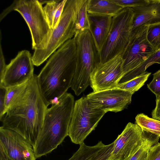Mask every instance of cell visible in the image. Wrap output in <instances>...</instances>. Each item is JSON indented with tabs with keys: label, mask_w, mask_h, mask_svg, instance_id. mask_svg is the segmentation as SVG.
<instances>
[{
	"label": "cell",
	"mask_w": 160,
	"mask_h": 160,
	"mask_svg": "<svg viewBox=\"0 0 160 160\" xmlns=\"http://www.w3.org/2000/svg\"><path fill=\"white\" fill-rule=\"evenodd\" d=\"M48 107L39 89L37 75L34 74L24 91L8 109L1 121L2 126L20 134L34 148Z\"/></svg>",
	"instance_id": "1"
},
{
	"label": "cell",
	"mask_w": 160,
	"mask_h": 160,
	"mask_svg": "<svg viewBox=\"0 0 160 160\" xmlns=\"http://www.w3.org/2000/svg\"><path fill=\"white\" fill-rule=\"evenodd\" d=\"M76 67V44L74 37L50 56L37 75L39 89L48 107L57 102L71 87Z\"/></svg>",
	"instance_id": "2"
},
{
	"label": "cell",
	"mask_w": 160,
	"mask_h": 160,
	"mask_svg": "<svg viewBox=\"0 0 160 160\" xmlns=\"http://www.w3.org/2000/svg\"><path fill=\"white\" fill-rule=\"evenodd\" d=\"M74 103V96L67 92L48 108L42 130L33 148L36 158L51 152L68 136Z\"/></svg>",
	"instance_id": "3"
},
{
	"label": "cell",
	"mask_w": 160,
	"mask_h": 160,
	"mask_svg": "<svg viewBox=\"0 0 160 160\" xmlns=\"http://www.w3.org/2000/svg\"><path fill=\"white\" fill-rule=\"evenodd\" d=\"M13 11L18 12L27 23L31 34L32 49H44L50 40L52 30L42 5L38 0H15L1 13L0 21Z\"/></svg>",
	"instance_id": "4"
},
{
	"label": "cell",
	"mask_w": 160,
	"mask_h": 160,
	"mask_svg": "<svg viewBox=\"0 0 160 160\" xmlns=\"http://www.w3.org/2000/svg\"><path fill=\"white\" fill-rule=\"evenodd\" d=\"M76 67L71 88L78 96L90 85L91 74L100 63L99 52L89 30L75 34Z\"/></svg>",
	"instance_id": "5"
},
{
	"label": "cell",
	"mask_w": 160,
	"mask_h": 160,
	"mask_svg": "<svg viewBox=\"0 0 160 160\" xmlns=\"http://www.w3.org/2000/svg\"><path fill=\"white\" fill-rule=\"evenodd\" d=\"M134 13L131 8H123L112 17L108 37L100 53V63L122 55L130 41Z\"/></svg>",
	"instance_id": "6"
},
{
	"label": "cell",
	"mask_w": 160,
	"mask_h": 160,
	"mask_svg": "<svg viewBox=\"0 0 160 160\" xmlns=\"http://www.w3.org/2000/svg\"><path fill=\"white\" fill-rule=\"evenodd\" d=\"M77 0H67L59 22L52 30L51 36L46 47L35 50L32 56L34 65L38 66L67 41L73 38L75 34Z\"/></svg>",
	"instance_id": "7"
},
{
	"label": "cell",
	"mask_w": 160,
	"mask_h": 160,
	"mask_svg": "<svg viewBox=\"0 0 160 160\" xmlns=\"http://www.w3.org/2000/svg\"><path fill=\"white\" fill-rule=\"evenodd\" d=\"M105 113L92 105L86 96L76 101L68 129V136L72 142L79 145L83 142Z\"/></svg>",
	"instance_id": "8"
},
{
	"label": "cell",
	"mask_w": 160,
	"mask_h": 160,
	"mask_svg": "<svg viewBox=\"0 0 160 160\" xmlns=\"http://www.w3.org/2000/svg\"><path fill=\"white\" fill-rule=\"evenodd\" d=\"M149 26H142L132 30L129 44L122 55L123 76L138 67L155 52L147 39Z\"/></svg>",
	"instance_id": "9"
},
{
	"label": "cell",
	"mask_w": 160,
	"mask_h": 160,
	"mask_svg": "<svg viewBox=\"0 0 160 160\" xmlns=\"http://www.w3.org/2000/svg\"><path fill=\"white\" fill-rule=\"evenodd\" d=\"M145 132L136 124L128 122L113 142L109 160H128L142 145Z\"/></svg>",
	"instance_id": "10"
},
{
	"label": "cell",
	"mask_w": 160,
	"mask_h": 160,
	"mask_svg": "<svg viewBox=\"0 0 160 160\" xmlns=\"http://www.w3.org/2000/svg\"><path fill=\"white\" fill-rule=\"evenodd\" d=\"M121 55L100 63L90 75V86L96 92L116 88L123 76Z\"/></svg>",
	"instance_id": "11"
},
{
	"label": "cell",
	"mask_w": 160,
	"mask_h": 160,
	"mask_svg": "<svg viewBox=\"0 0 160 160\" xmlns=\"http://www.w3.org/2000/svg\"><path fill=\"white\" fill-rule=\"evenodd\" d=\"M34 65L32 56L29 51L19 52L7 65L0 80V85L8 88L26 82L34 75Z\"/></svg>",
	"instance_id": "12"
},
{
	"label": "cell",
	"mask_w": 160,
	"mask_h": 160,
	"mask_svg": "<svg viewBox=\"0 0 160 160\" xmlns=\"http://www.w3.org/2000/svg\"><path fill=\"white\" fill-rule=\"evenodd\" d=\"M0 148L9 160H36L32 146L15 131L0 127Z\"/></svg>",
	"instance_id": "13"
},
{
	"label": "cell",
	"mask_w": 160,
	"mask_h": 160,
	"mask_svg": "<svg viewBox=\"0 0 160 160\" xmlns=\"http://www.w3.org/2000/svg\"><path fill=\"white\" fill-rule=\"evenodd\" d=\"M133 94L115 88L100 91L93 92L86 97L93 106L106 112L121 111L131 103Z\"/></svg>",
	"instance_id": "14"
},
{
	"label": "cell",
	"mask_w": 160,
	"mask_h": 160,
	"mask_svg": "<svg viewBox=\"0 0 160 160\" xmlns=\"http://www.w3.org/2000/svg\"><path fill=\"white\" fill-rule=\"evenodd\" d=\"M132 8L134 13L132 29L160 22V0H150L146 5Z\"/></svg>",
	"instance_id": "15"
},
{
	"label": "cell",
	"mask_w": 160,
	"mask_h": 160,
	"mask_svg": "<svg viewBox=\"0 0 160 160\" xmlns=\"http://www.w3.org/2000/svg\"><path fill=\"white\" fill-rule=\"evenodd\" d=\"M88 16L89 30L100 54L109 32L112 17L88 13Z\"/></svg>",
	"instance_id": "16"
},
{
	"label": "cell",
	"mask_w": 160,
	"mask_h": 160,
	"mask_svg": "<svg viewBox=\"0 0 160 160\" xmlns=\"http://www.w3.org/2000/svg\"><path fill=\"white\" fill-rule=\"evenodd\" d=\"M123 8L111 0H88V13L113 17Z\"/></svg>",
	"instance_id": "17"
},
{
	"label": "cell",
	"mask_w": 160,
	"mask_h": 160,
	"mask_svg": "<svg viewBox=\"0 0 160 160\" xmlns=\"http://www.w3.org/2000/svg\"><path fill=\"white\" fill-rule=\"evenodd\" d=\"M67 0H52L43 7L52 30L58 24Z\"/></svg>",
	"instance_id": "18"
},
{
	"label": "cell",
	"mask_w": 160,
	"mask_h": 160,
	"mask_svg": "<svg viewBox=\"0 0 160 160\" xmlns=\"http://www.w3.org/2000/svg\"><path fill=\"white\" fill-rule=\"evenodd\" d=\"M88 1L77 0V12L75 23V34L86 30H90L89 21L87 12Z\"/></svg>",
	"instance_id": "19"
},
{
	"label": "cell",
	"mask_w": 160,
	"mask_h": 160,
	"mask_svg": "<svg viewBox=\"0 0 160 160\" xmlns=\"http://www.w3.org/2000/svg\"><path fill=\"white\" fill-rule=\"evenodd\" d=\"M156 63L160 64V50L155 52L138 67L123 76L119 83L126 82L142 74L148 67Z\"/></svg>",
	"instance_id": "20"
},
{
	"label": "cell",
	"mask_w": 160,
	"mask_h": 160,
	"mask_svg": "<svg viewBox=\"0 0 160 160\" xmlns=\"http://www.w3.org/2000/svg\"><path fill=\"white\" fill-rule=\"evenodd\" d=\"M136 124L143 131L160 138V120L149 117L143 113L138 114Z\"/></svg>",
	"instance_id": "21"
},
{
	"label": "cell",
	"mask_w": 160,
	"mask_h": 160,
	"mask_svg": "<svg viewBox=\"0 0 160 160\" xmlns=\"http://www.w3.org/2000/svg\"><path fill=\"white\" fill-rule=\"evenodd\" d=\"M105 145L101 141L92 146H87L83 142L80 145L78 150L68 160H89Z\"/></svg>",
	"instance_id": "22"
},
{
	"label": "cell",
	"mask_w": 160,
	"mask_h": 160,
	"mask_svg": "<svg viewBox=\"0 0 160 160\" xmlns=\"http://www.w3.org/2000/svg\"><path fill=\"white\" fill-rule=\"evenodd\" d=\"M145 137L141 146L128 160H145L151 147L158 142L159 137L145 132Z\"/></svg>",
	"instance_id": "23"
},
{
	"label": "cell",
	"mask_w": 160,
	"mask_h": 160,
	"mask_svg": "<svg viewBox=\"0 0 160 160\" xmlns=\"http://www.w3.org/2000/svg\"><path fill=\"white\" fill-rule=\"evenodd\" d=\"M151 74V72H146L128 81L118 84L116 88L133 94L143 86Z\"/></svg>",
	"instance_id": "24"
},
{
	"label": "cell",
	"mask_w": 160,
	"mask_h": 160,
	"mask_svg": "<svg viewBox=\"0 0 160 160\" xmlns=\"http://www.w3.org/2000/svg\"><path fill=\"white\" fill-rule=\"evenodd\" d=\"M147 38L155 52L160 50V22L149 25Z\"/></svg>",
	"instance_id": "25"
},
{
	"label": "cell",
	"mask_w": 160,
	"mask_h": 160,
	"mask_svg": "<svg viewBox=\"0 0 160 160\" xmlns=\"http://www.w3.org/2000/svg\"><path fill=\"white\" fill-rule=\"evenodd\" d=\"M28 81L19 85L7 88L5 98L6 112L12 102L24 91L27 86Z\"/></svg>",
	"instance_id": "26"
},
{
	"label": "cell",
	"mask_w": 160,
	"mask_h": 160,
	"mask_svg": "<svg viewBox=\"0 0 160 160\" xmlns=\"http://www.w3.org/2000/svg\"><path fill=\"white\" fill-rule=\"evenodd\" d=\"M122 8L142 6L150 2V0H111Z\"/></svg>",
	"instance_id": "27"
},
{
	"label": "cell",
	"mask_w": 160,
	"mask_h": 160,
	"mask_svg": "<svg viewBox=\"0 0 160 160\" xmlns=\"http://www.w3.org/2000/svg\"><path fill=\"white\" fill-rule=\"evenodd\" d=\"M114 145V142L106 145L89 160H109Z\"/></svg>",
	"instance_id": "28"
},
{
	"label": "cell",
	"mask_w": 160,
	"mask_h": 160,
	"mask_svg": "<svg viewBox=\"0 0 160 160\" xmlns=\"http://www.w3.org/2000/svg\"><path fill=\"white\" fill-rule=\"evenodd\" d=\"M147 87L156 95V97L160 95V69L153 74V79L147 84Z\"/></svg>",
	"instance_id": "29"
},
{
	"label": "cell",
	"mask_w": 160,
	"mask_h": 160,
	"mask_svg": "<svg viewBox=\"0 0 160 160\" xmlns=\"http://www.w3.org/2000/svg\"><path fill=\"white\" fill-rule=\"evenodd\" d=\"M7 91V88L0 85V120L1 121L6 112L5 98Z\"/></svg>",
	"instance_id": "30"
},
{
	"label": "cell",
	"mask_w": 160,
	"mask_h": 160,
	"mask_svg": "<svg viewBox=\"0 0 160 160\" xmlns=\"http://www.w3.org/2000/svg\"><path fill=\"white\" fill-rule=\"evenodd\" d=\"M145 160H160V143L151 147Z\"/></svg>",
	"instance_id": "31"
},
{
	"label": "cell",
	"mask_w": 160,
	"mask_h": 160,
	"mask_svg": "<svg viewBox=\"0 0 160 160\" xmlns=\"http://www.w3.org/2000/svg\"><path fill=\"white\" fill-rule=\"evenodd\" d=\"M0 80L1 79L4 73L7 65L3 53L1 46L2 33L0 34Z\"/></svg>",
	"instance_id": "32"
},
{
	"label": "cell",
	"mask_w": 160,
	"mask_h": 160,
	"mask_svg": "<svg viewBox=\"0 0 160 160\" xmlns=\"http://www.w3.org/2000/svg\"><path fill=\"white\" fill-rule=\"evenodd\" d=\"M156 105L152 112V118L160 120V95L156 97Z\"/></svg>",
	"instance_id": "33"
},
{
	"label": "cell",
	"mask_w": 160,
	"mask_h": 160,
	"mask_svg": "<svg viewBox=\"0 0 160 160\" xmlns=\"http://www.w3.org/2000/svg\"><path fill=\"white\" fill-rule=\"evenodd\" d=\"M0 160H9L2 149L0 148Z\"/></svg>",
	"instance_id": "34"
}]
</instances>
